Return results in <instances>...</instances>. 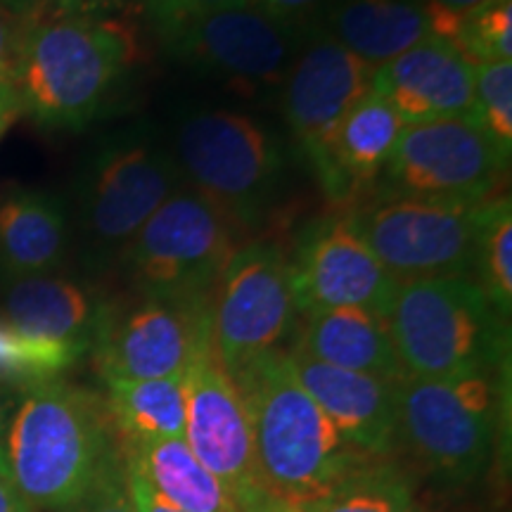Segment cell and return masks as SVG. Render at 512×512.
<instances>
[{"label": "cell", "mask_w": 512, "mask_h": 512, "mask_svg": "<svg viewBox=\"0 0 512 512\" xmlns=\"http://www.w3.org/2000/svg\"><path fill=\"white\" fill-rule=\"evenodd\" d=\"M396 285L347 219L323 223L292 261L297 313L368 309L387 316Z\"/></svg>", "instance_id": "cell-16"}, {"label": "cell", "mask_w": 512, "mask_h": 512, "mask_svg": "<svg viewBox=\"0 0 512 512\" xmlns=\"http://www.w3.org/2000/svg\"><path fill=\"white\" fill-rule=\"evenodd\" d=\"M373 91L394 107L406 126L470 117L475 105V64L432 36L377 67Z\"/></svg>", "instance_id": "cell-18"}, {"label": "cell", "mask_w": 512, "mask_h": 512, "mask_svg": "<svg viewBox=\"0 0 512 512\" xmlns=\"http://www.w3.org/2000/svg\"><path fill=\"white\" fill-rule=\"evenodd\" d=\"M124 482H126L128 498H131V505L136 508V512H183L171 501H166L155 486L147 482L138 470H133V467H128L126 463H124Z\"/></svg>", "instance_id": "cell-35"}, {"label": "cell", "mask_w": 512, "mask_h": 512, "mask_svg": "<svg viewBox=\"0 0 512 512\" xmlns=\"http://www.w3.org/2000/svg\"><path fill=\"white\" fill-rule=\"evenodd\" d=\"M140 3H143L145 15L155 24L157 34L166 38L192 19L245 3V0H140Z\"/></svg>", "instance_id": "cell-31"}, {"label": "cell", "mask_w": 512, "mask_h": 512, "mask_svg": "<svg viewBox=\"0 0 512 512\" xmlns=\"http://www.w3.org/2000/svg\"><path fill=\"white\" fill-rule=\"evenodd\" d=\"M306 36V27L245 0L192 19L164 43L176 60L247 93H259L283 86Z\"/></svg>", "instance_id": "cell-11"}, {"label": "cell", "mask_w": 512, "mask_h": 512, "mask_svg": "<svg viewBox=\"0 0 512 512\" xmlns=\"http://www.w3.org/2000/svg\"><path fill=\"white\" fill-rule=\"evenodd\" d=\"M27 22L12 15V12L0 3V93L12 91V72H15L19 41H22Z\"/></svg>", "instance_id": "cell-33"}, {"label": "cell", "mask_w": 512, "mask_h": 512, "mask_svg": "<svg viewBox=\"0 0 512 512\" xmlns=\"http://www.w3.org/2000/svg\"><path fill=\"white\" fill-rule=\"evenodd\" d=\"M432 36L458 50L470 64L512 60V0H489L470 10L430 5Z\"/></svg>", "instance_id": "cell-26"}, {"label": "cell", "mask_w": 512, "mask_h": 512, "mask_svg": "<svg viewBox=\"0 0 512 512\" xmlns=\"http://www.w3.org/2000/svg\"><path fill=\"white\" fill-rule=\"evenodd\" d=\"M425 3L441 10H470L477 8V5L489 3V0H425Z\"/></svg>", "instance_id": "cell-41"}, {"label": "cell", "mask_w": 512, "mask_h": 512, "mask_svg": "<svg viewBox=\"0 0 512 512\" xmlns=\"http://www.w3.org/2000/svg\"><path fill=\"white\" fill-rule=\"evenodd\" d=\"M0 456L31 508L69 512L121 463V444L105 396L53 380L19 392Z\"/></svg>", "instance_id": "cell-1"}, {"label": "cell", "mask_w": 512, "mask_h": 512, "mask_svg": "<svg viewBox=\"0 0 512 512\" xmlns=\"http://www.w3.org/2000/svg\"><path fill=\"white\" fill-rule=\"evenodd\" d=\"M17 396H19L17 389H12V387H8V384L0 382V444H3L5 430H8L10 415H12V411H15Z\"/></svg>", "instance_id": "cell-39"}, {"label": "cell", "mask_w": 512, "mask_h": 512, "mask_svg": "<svg viewBox=\"0 0 512 512\" xmlns=\"http://www.w3.org/2000/svg\"><path fill=\"white\" fill-rule=\"evenodd\" d=\"M470 119L510 157L512 150V60L475 67V105Z\"/></svg>", "instance_id": "cell-30"}, {"label": "cell", "mask_w": 512, "mask_h": 512, "mask_svg": "<svg viewBox=\"0 0 512 512\" xmlns=\"http://www.w3.org/2000/svg\"><path fill=\"white\" fill-rule=\"evenodd\" d=\"M475 273L491 304L508 318L512 306V207L508 197H489L484 204Z\"/></svg>", "instance_id": "cell-29"}, {"label": "cell", "mask_w": 512, "mask_h": 512, "mask_svg": "<svg viewBox=\"0 0 512 512\" xmlns=\"http://www.w3.org/2000/svg\"><path fill=\"white\" fill-rule=\"evenodd\" d=\"M266 512H302L299 508H292V505H283V503H275L268 508Z\"/></svg>", "instance_id": "cell-42"}, {"label": "cell", "mask_w": 512, "mask_h": 512, "mask_svg": "<svg viewBox=\"0 0 512 512\" xmlns=\"http://www.w3.org/2000/svg\"><path fill=\"white\" fill-rule=\"evenodd\" d=\"M86 349L79 344L29 335L0 318V382L24 392V389L62 380Z\"/></svg>", "instance_id": "cell-28"}, {"label": "cell", "mask_w": 512, "mask_h": 512, "mask_svg": "<svg viewBox=\"0 0 512 512\" xmlns=\"http://www.w3.org/2000/svg\"><path fill=\"white\" fill-rule=\"evenodd\" d=\"M174 162L183 185L214 204L235 226L256 223L285 169L275 138L233 110H197L178 121Z\"/></svg>", "instance_id": "cell-6"}, {"label": "cell", "mask_w": 512, "mask_h": 512, "mask_svg": "<svg viewBox=\"0 0 512 512\" xmlns=\"http://www.w3.org/2000/svg\"><path fill=\"white\" fill-rule=\"evenodd\" d=\"M484 202L387 195L347 216L396 283L475 273Z\"/></svg>", "instance_id": "cell-8"}, {"label": "cell", "mask_w": 512, "mask_h": 512, "mask_svg": "<svg viewBox=\"0 0 512 512\" xmlns=\"http://www.w3.org/2000/svg\"><path fill=\"white\" fill-rule=\"evenodd\" d=\"M105 403L119 441L185 439L183 375L159 380H107Z\"/></svg>", "instance_id": "cell-25"}, {"label": "cell", "mask_w": 512, "mask_h": 512, "mask_svg": "<svg viewBox=\"0 0 512 512\" xmlns=\"http://www.w3.org/2000/svg\"><path fill=\"white\" fill-rule=\"evenodd\" d=\"M181 188L174 155L143 128L102 147L88 166L79 200L81 235L93 259H121L138 230Z\"/></svg>", "instance_id": "cell-9"}, {"label": "cell", "mask_w": 512, "mask_h": 512, "mask_svg": "<svg viewBox=\"0 0 512 512\" xmlns=\"http://www.w3.org/2000/svg\"><path fill=\"white\" fill-rule=\"evenodd\" d=\"M17 117H19V107H17L15 95H12V91L10 93H0V136L8 131L10 124Z\"/></svg>", "instance_id": "cell-40"}, {"label": "cell", "mask_w": 512, "mask_h": 512, "mask_svg": "<svg viewBox=\"0 0 512 512\" xmlns=\"http://www.w3.org/2000/svg\"><path fill=\"white\" fill-rule=\"evenodd\" d=\"M292 373L339 434L370 458L399 451V382L342 370L287 349Z\"/></svg>", "instance_id": "cell-17"}, {"label": "cell", "mask_w": 512, "mask_h": 512, "mask_svg": "<svg viewBox=\"0 0 512 512\" xmlns=\"http://www.w3.org/2000/svg\"><path fill=\"white\" fill-rule=\"evenodd\" d=\"M290 351L316 358L328 366L401 382L387 318L368 309H323L299 313Z\"/></svg>", "instance_id": "cell-20"}, {"label": "cell", "mask_w": 512, "mask_h": 512, "mask_svg": "<svg viewBox=\"0 0 512 512\" xmlns=\"http://www.w3.org/2000/svg\"><path fill=\"white\" fill-rule=\"evenodd\" d=\"M302 512H422L408 472L394 458L370 460Z\"/></svg>", "instance_id": "cell-27"}, {"label": "cell", "mask_w": 512, "mask_h": 512, "mask_svg": "<svg viewBox=\"0 0 512 512\" xmlns=\"http://www.w3.org/2000/svg\"><path fill=\"white\" fill-rule=\"evenodd\" d=\"M311 29L377 69L432 38V19L425 0H337Z\"/></svg>", "instance_id": "cell-21"}, {"label": "cell", "mask_w": 512, "mask_h": 512, "mask_svg": "<svg viewBox=\"0 0 512 512\" xmlns=\"http://www.w3.org/2000/svg\"><path fill=\"white\" fill-rule=\"evenodd\" d=\"M136 46L112 17H38L19 41L12 95L19 117L46 128H81L95 119Z\"/></svg>", "instance_id": "cell-3"}, {"label": "cell", "mask_w": 512, "mask_h": 512, "mask_svg": "<svg viewBox=\"0 0 512 512\" xmlns=\"http://www.w3.org/2000/svg\"><path fill=\"white\" fill-rule=\"evenodd\" d=\"M69 512H136L126 491L124 458L95 484L91 494L76 503Z\"/></svg>", "instance_id": "cell-32"}, {"label": "cell", "mask_w": 512, "mask_h": 512, "mask_svg": "<svg viewBox=\"0 0 512 512\" xmlns=\"http://www.w3.org/2000/svg\"><path fill=\"white\" fill-rule=\"evenodd\" d=\"M0 512H34L27 498L19 494L17 486L12 484L3 456H0Z\"/></svg>", "instance_id": "cell-37"}, {"label": "cell", "mask_w": 512, "mask_h": 512, "mask_svg": "<svg viewBox=\"0 0 512 512\" xmlns=\"http://www.w3.org/2000/svg\"><path fill=\"white\" fill-rule=\"evenodd\" d=\"M252 3L275 17H283L287 22L311 29L337 0H252Z\"/></svg>", "instance_id": "cell-34"}, {"label": "cell", "mask_w": 512, "mask_h": 512, "mask_svg": "<svg viewBox=\"0 0 512 512\" xmlns=\"http://www.w3.org/2000/svg\"><path fill=\"white\" fill-rule=\"evenodd\" d=\"M384 318L406 377L494 373L508 349V318L467 275L399 283Z\"/></svg>", "instance_id": "cell-4"}, {"label": "cell", "mask_w": 512, "mask_h": 512, "mask_svg": "<svg viewBox=\"0 0 512 512\" xmlns=\"http://www.w3.org/2000/svg\"><path fill=\"white\" fill-rule=\"evenodd\" d=\"M121 0H43L41 17H110Z\"/></svg>", "instance_id": "cell-36"}, {"label": "cell", "mask_w": 512, "mask_h": 512, "mask_svg": "<svg viewBox=\"0 0 512 512\" xmlns=\"http://www.w3.org/2000/svg\"><path fill=\"white\" fill-rule=\"evenodd\" d=\"M508 155L470 117L403 126L382 176L389 195L484 202L501 183Z\"/></svg>", "instance_id": "cell-12"}, {"label": "cell", "mask_w": 512, "mask_h": 512, "mask_svg": "<svg viewBox=\"0 0 512 512\" xmlns=\"http://www.w3.org/2000/svg\"><path fill=\"white\" fill-rule=\"evenodd\" d=\"M69 247L64 204L48 192L10 190L0 197V271L29 278L55 271Z\"/></svg>", "instance_id": "cell-23"}, {"label": "cell", "mask_w": 512, "mask_h": 512, "mask_svg": "<svg viewBox=\"0 0 512 512\" xmlns=\"http://www.w3.org/2000/svg\"><path fill=\"white\" fill-rule=\"evenodd\" d=\"M185 384V444L219 479L242 512H266V496L256 470L252 427L242 394L214 351V339L192 358Z\"/></svg>", "instance_id": "cell-13"}, {"label": "cell", "mask_w": 512, "mask_h": 512, "mask_svg": "<svg viewBox=\"0 0 512 512\" xmlns=\"http://www.w3.org/2000/svg\"><path fill=\"white\" fill-rule=\"evenodd\" d=\"M107 306L86 287L55 275L12 278L3 294V318L29 335L91 349Z\"/></svg>", "instance_id": "cell-22"}, {"label": "cell", "mask_w": 512, "mask_h": 512, "mask_svg": "<svg viewBox=\"0 0 512 512\" xmlns=\"http://www.w3.org/2000/svg\"><path fill=\"white\" fill-rule=\"evenodd\" d=\"M211 339V302L143 297L126 311L107 309L93 342L95 368L107 380L185 375Z\"/></svg>", "instance_id": "cell-14"}, {"label": "cell", "mask_w": 512, "mask_h": 512, "mask_svg": "<svg viewBox=\"0 0 512 512\" xmlns=\"http://www.w3.org/2000/svg\"><path fill=\"white\" fill-rule=\"evenodd\" d=\"M292 261L275 245H247L223 273L211 304V339L226 373L238 377L254 361L283 349L297 325Z\"/></svg>", "instance_id": "cell-10"}, {"label": "cell", "mask_w": 512, "mask_h": 512, "mask_svg": "<svg viewBox=\"0 0 512 512\" xmlns=\"http://www.w3.org/2000/svg\"><path fill=\"white\" fill-rule=\"evenodd\" d=\"M124 463L183 512H242L185 439L119 441Z\"/></svg>", "instance_id": "cell-24"}, {"label": "cell", "mask_w": 512, "mask_h": 512, "mask_svg": "<svg viewBox=\"0 0 512 512\" xmlns=\"http://www.w3.org/2000/svg\"><path fill=\"white\" fill-rule=\"evenodd\" d=\"M240 249L238 226L181 188L138 230L121 264L143 297L209 302Z\"/></svg>", "instance_id": "cell-7"}, {"label": "cell", "mask_w": 512, "mask_h": 512, "mask_svg": "<svg viewBox=\"0 0 512 512\" xmlns=\"http://www.w3.org/2000/svg\"><path fill=\"white\" fill-rule=\"evenodd\" d=\"M373 76L375 67L320 31L309 29L280 86V105L313 169L344 114L373 91Z\"/></svg>", "instance_id": "cell-15"}, {"label": "cell", "mask_w": 512, "mask_h": 512, "mask_svg": "<svg viewBox=\"0 0 512 512\" xmlns=\"http://www.w3.org/2000/svg\"><path fill=\"white\" fill-rule=\"evenodd\" d=\"M0 3L22 22H34L43 12V0H0Z\"/></svg>", "instance_id": "cell-38"}, {"label": "cell", "mask_w": 512, "mask_h": 512, "mask_svg": "<svg viewBox=\"0 0 512 512\" xmlns=\"http://www.w3.org/2000/svg\"><path fill=\"white\" fill-rule=\"evenodd\" d=\"M503 392L494 373L403 377L399 448L441 484L477 482L496 451Z\"/></svg>", "instance_id": "cell-5"}, {"label": "cell", "mask_w": 512, "mask_h": 512, "mask_svg": "<svg viewBox=\"0 0 512 512\" xmlns=\"http://www.w3.org/2000/svg\"><path fill=\"white\" fill-rule=\"evenodd\" d=\"M252 427L261 486L275 503L304 508L370 460L339 434L292 373L287 349L235 377Z\"/></svg>", "instance_id": "cell-2"}, {"label": "cell", "mask_w": 512, "mask_h": 512, "mask_svg": "<svg viewBox=\"0 0 512 512\" xmlns=\"http://www.w3.org/2000/svg\"><path fill=\"white\" fill-rule=\"evenodd\" d=\"M403 121L380 93L370 91L344 114L325 143L316 176L332 200H347L375 183L392 157Z\"/></svg>", "instance_id": "cell-19"}]
</instances>
